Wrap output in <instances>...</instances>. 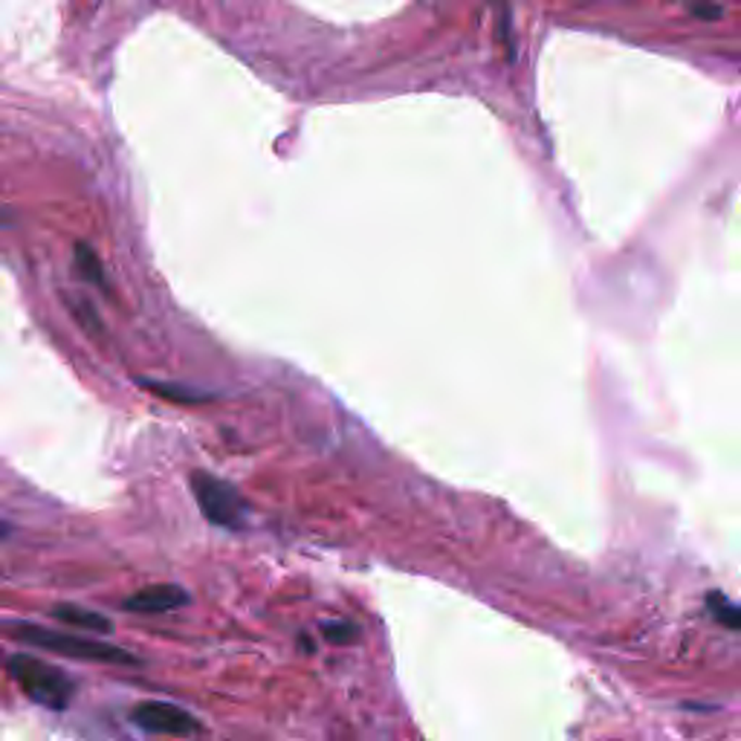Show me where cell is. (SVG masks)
I'll list each match as a JSON object with an SVG mask.
<instances>
[{
  "mask_svg": "<svg viewBox=\"0 0 741 741\" xmlns=\"http://www.w3.org/2000/svg\"><path fill=\"white\" fill-rule=\"evenodd\" d=\"M186 603H189V594L180 586H148L137 594H130L125 600V608L137 614H163Z\"/></svg>",
  "mask_w": 741,
  "mask_h": 741,
  "instance_id": "cell-5",
  "label": "cell"
},
{
  "mask_svg": "<svg viewBox=\"0 0 741 741\" xmlns=\"http://www.w3.org/2000/svg\"><path fill=\"white\" fill-rule=\"evenodd\" d=\"M52 617L59 623H67V626H76V629L85 631H102V635H108L113 629L108 617L90 612V608H78V605H55Z\"/></svg>",
  "mask_w": 741,
  "mask_h": 741,
  "instance_id": "cell-6",
  "label": "cell"
},
{
  "mask_svg": "<svg viewBox=\"0 0 741 741\" xmlns=\"http://www.w3.org/2000/svg\"><path fill=\"white\" fill-rule=\"evenodd\" d=\"M9 673L21 683V690L29 695L33 701L43 704L50 709H64L73 699V681L67 675L55 669V666L43 664V661H35L29 655H15L9 661Z\"/></svg>",
  "mask_w": 741,
  "mask_h": 741,
  "instance_id": "cell-2",
  "label": "cell"
},
{
  "mask_svg": "<svg viewBox=\"0 0 741 741\" xmlns=\"http://www.w3.org/2000/svg\"><path fill=\"white\" fill-rule=\"evenodd\" d=\"M690 12L692 15H699V17H713V21L725 15V9H718V7H692Z\"/></svg>",
  "mask_w": 741,
  "mask_h": 741,
  "instance_id": "cell-11",
  "label": "cell"
},
{
  "mask_svg": "<svg viewBox=\"0 0 741 741\" xmlns=\"http://www.w3.org/2000/svg\"><path fill=\"white\" fill-rule=\"evenodd\" d=\"M3 631L9 638H15L17 643H26V646L43 649V652H52V655L73 657V661H90V664H122L134 666L137 657L125 652V649L113 646V643H104V640L93 638H78V635H67V631H52L47 626H35V623L12 620L3 623Z\"/></svg>",
  "mask_w": 741,
  "mask_h": 741,
  "instance_id": "cell-1",
  "label": "cell"
},
{
  "mask_svg": "<svg viewBox=\"0 0 741 741\" xmlns=\"http://www.w3.org/2000/svg\"><path fill=\"white\" fill-rule=\"evenodd\" d=\"M191 490H194V499L200 504V513L217 527H229V530H238L243 527V518H247V504L238 495L235 487H229L226 481L215 478L209 473H194L191 475Z\"/></svg>",
  "mask_w": 741,
  "mask_h": 741,
  "instance_id": "cell-3",
  "label": "cell"
},
{
  "mask_svg": "<svg viewBox=\"0 0 741 741\" xmlns=\"http://www.w3.org/2000/svg\"><path fill=\"white\" fill-rule=\"evenodd\" d=\"M142 386L156 391L165 400H177V403H200V400H206V394H198V391H189V388H174L165 386V382H151V379H142Z\"/></svg>",
  "mask_w": 741,
  "mask_h": 741,
  "instance_id": "cell-10",
  "label": "cell"
},
{
  "mask_svg": "<svg viewBox=\"0 0 741 741\" xmlns=\"http://www.w3.org/2000/svg\"><path fill=\"white\" fill-rule=\"evenodd\" d=\"M3 536H7V527L0 525V539H3Z\"/></svg>",
  "mask_w": 741,
  "mask_h": 741,
  "instance_id": "cell-13",
  "label": "cell"
},
{
  "mask_svg": "<svg viewBox=\"0 0 741 741\" xmlns=\"http://www.w3.org/2000/svg\"><path fill=\"white\" fill-rule=\"evenodd\" d=\"M322 638L328 640V643H334V646H348V643H356L360 629L348 620H330L322 626Z\"/></svg>",
  "mask_w": 741,
  "mask_h": 741,
  "instance_id": "cell-9",
  "label": "cell"
},
{
  "mask_svg": "<svg viewBox=\"0 0 741 741\" xmlns=\"http://www.w3.org/2000/svg\"><path fill=\"white\" fill-rule=\"evenodd\" d=\"M707 608H709V614L716 617L725 629H730V631H736L741 626V612H739V605L736 603H730L721 591H709L707 594Z\"/></svg>",
  "mask_w": 741,
  "mask_h": 741,
  "instance_id": "cell-8",
  "label": "cell"
},
{
  "mask_svg": "<svg viewBox=\"0 0 741 741\" xmlns=\"http://www.w3.org/2000/svg\"><path fill=\"white\" fill-rule=\"evenodd\" d=\"M0 224H7V215H3V206H0Z\"/></svg>",
  "mask_w": 741,
  "mask_h": 741,
  "instance_id": "cell-12",
  "label": "cell"
},
{
  "mask_svg": "<svg viewBox=\"0 0 741 741\" xmlns=\"http://www.w3.org/2000/svg\"><path fill=\"white\" fill-rule=\"evenodd\" d=\"M134 721L148 733H165V736H198L200 721L186 709L163 704V701H142L134 709Z\"/></svg>",
  "mask_w": 741,
  "mask_h": 741,
  "instance_id": "cell-4",
  "label": "cell"
},
{
  "mask_svg": "<svg viewBox=\"0 0 741 741\" xmlns=\"http://www.w3.org/2000/svg\"><path fill=\"white\" fill-rule=\"evenodd\" d=\"M76 269L81 273V278H85V281H90V285L108 290V278H104L102 261H99V255H96V252L90 250L87 243H76Z\"/></svg>",
  "mask_w": 741,
  "mask_h": 741,
  "instance_id": "cell-7",
  "label": "cell"
}]
</instances>
